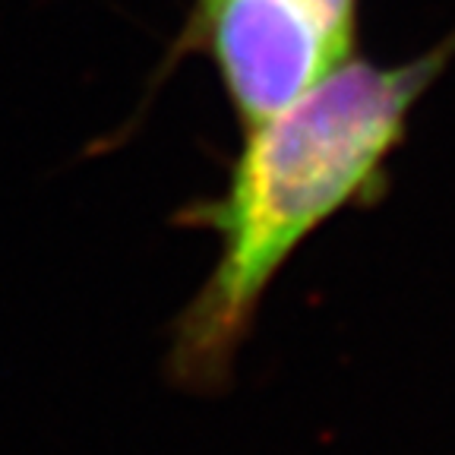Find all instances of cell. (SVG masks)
I'll use <instances>...</instances> for the list:
<instances>
[{
  "instance_id": "1",
  "label": "cell",
  "mask_w": 455,
  "mask_h": 455,
  "mask_svg": "<svg viewBox=\"0 0 455 455\" xmlns=\"http://www.w3.org/2000/svg\"><path fill=\"white\" fill-rule=\"evenodd\" d=\"M452 60L455 26L402 64L351 57L291 108L243 130L225 190L178 212L184 228L219 237L212 272L174 323L168 373L180 389L215 395L231 383L266 288L313 231L383 196L414 108Z\"/></svg>"
},
{
  "instance_id": "2",
  "label": "cell",
  "mask_w": 455,
  "mask_h": 455,
  "mask_svg": "<svg viewBox=\"0 0 455 455\" xmlns=\"http://www.w3.org/2000/svg\"><path fill=\"white\" fill-rule=\"evenodd\" d=\"M357 36L361 0H193L171 64L206 57L250 130L357 57Z\"/></svg>"
}]
</instances>
